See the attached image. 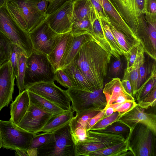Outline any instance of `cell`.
Returning a JSON list of instances; mask_svg holds the SVG:
<instances>
[{
  "label": "cell",
  "instance_id": "1",
  "mask_svg": "<svg viewBox=\"0 0 156 156\" xmlns=\"http://www.w3.org/2000/svg\"><path fill=\"white\" fill-rule=\"evenodd\" d=\"M111 56L95 41L91 40L83 46L73 61L93 87L103 90Z\"/></svg>",
  "mask_w": 156,
  "mask_h": 156
},
{
  "label": "cell",
  "instance_id": "2",
  "mask_svg": "<svg viewBox=\"0 0 156 156\" xmlns=\"http://www.w3.org/2000/svg\"><path fill=\"white\" fill-rule=\"evenodd\" d=\"M138 39L148 33L145 18L147 0H109Z\"/></svg>",
  "mask_w": 156,
  "mask_h": 156
},
{
  "label": "cell",
  "instance_id": "3",
  "mask_svg": "<svg viewBox=\"0 0 156 156\" xmlns=\"http://www.w3.org/2000/svg\"><path fill=\"white\" fill-rule=\"evenodd\" d=\"M41 0H6V4L13 18L28 33L47 16L37 11L36 4Z\"/></svg>",
  "mask_w": 156,
  "mask_h": 156
},
{
  "label": "cell",
  "instance_id": "4",
  "mask_svg": "<svg viewBox=\"0 0 156 156\" xmlns=\"http://www.w3.org/2000/svg\"><path fill=\"white\" fill-rule=\"evenodd\" d=\"M66 91L72 102L71 106L76 113L100 111L106 105L103 90H91L73 87Z\"/></svg>",
  "mask_w": 156,
  "mask_h": 156
},
{
  "label": "cell",
  "instance_id": "5",
  "mask_svg": "<svg viewBox=\"0 0 156 156\" xmlns=\"http://www.w3.org/2000/svg\"><path fill=\"white\" fill-rule=\"evenodd\" d=\"M55 70L47 55L34 51L27 58L24 88L34 83L54 82Z\"/></svg>",
  "mask_w": 156,
  "mask_h": 156
},
{
  "label": "cell",
  "instance_id": "6",
  "mask_svg": "<svg viewBox=\"0 0 156 156\" xmlns=\"http://www.w3.org/2000/svg\"><path fill=\"white\" fill-rule=\"evenodd\" d=\"M0 31L12 44L22 48L27 57L34 51L28 33L23 29L13 18L6 3L0 8Z\"/></svg>",
  "mask_w": 156,
  "mask_h": 156
},
{
  "label": "cell",
  "instance_id": "7",
  "mask_svg": "<svg viewBox=\"0 0 156 156\" xmlns=\"http://www.w3.org/2000/svg\"><path fill=\"white\" fill-rule=\"evenodd\" d=\"M156 136L147 126L137 123L126 138L129 151L134 156H155Z\"/></svg>",
  "mask_w": 156,
  "mask_h": 156
},
{
  "label": "cell",
  "instance_id": "8",
  "mask_svg": "<svg viewBox=\"0 0 156 156\" xmlns=\"http://www.w3.org/2000/svg\"><path fill=\"white\" fill-rule=\"evenodd\" d=\"M69 124L53 133L49 141L37 150L38 156H75Z\"/></svg>",
  "mask_w": 156,
  "mask_h": 156
},
{
  "label": "cell",
  "instance_id": "9",
  "mask_svg": "<svg viewBox=\"0 0 156 156\" xmlns=\"http://www.w3.org/2000/svg\"><path fill=\"white\" fill-rule=\"evenodd\" d=\"M123 135L90 130L85 138L76 145L75 156H88L91 152L125 141Z\"/></svg>",
  "mask_w": 156,
  "mask_h": 156
},
{
  "label": "cell",
  "instance_id": "10",
  "mask_svg": "<svg viewBox=\"0 0 156 156\" xmlns=\"http://www.w3.org/2000/svg\"><path fill=\"white\" fill-rule=\"evenodd\" d=\"M0 131L2 147L15 150L19 148L27 151L35 134L22 129L10 120H0Z\"/></svg>",
  "mask_w": 156,
  "mask_h": 156
},
{
  "label": "cell",
  "instance_id": "11",
  "mask_svg": "<svg viewBox=\"0 0 156 156\" xmlns=\"http://www.w3.org/2000/svg\"><path fill=\"white\" fill-rule=\"evenodd\" d=\"M25 89L45 98L65 111L71 108V101L66 90L57 86L53 81L34 83L27 86Z\"/></svg>",
  "mask_w": 156,
  "mask_h": 156
},
{
  "label": "cell",
  "instance_id": "12",
  "mask_svg": "<svg viewBox=\"0 0 156 156\" xmlns=\"http://www.w3.org/2000/svg\"><path fill=\"white\" fill-rule=\"evenodd\" d=\"M34 50L48 55L51 52L60 34L48 25L46 18L28 33Z\"/></svg>",
  "mask_w": 156,
  "mask_h": 156
},
{
  "label": "cell",
  "instance_id": "13",
  "mask_svg": "<svg viewBox=\"0 0 156 156\" xmlns=\"http://www.w3.org/2000/svg\"><path fill=\"white\" fill-rule=\"evenodd\" d=\"M73 1L65 2L53 12L47 15V22L55 32L62 34L70 32L72 23Z\"/></svg>",
  "mask_w": 156,
  "mask_h": 156
},
{
  "label": "cell",
  "instance_id": "14",
  "mask_svg": "<svg viewBox=\"0 0 156 156\" xmlns=\"http://www.w3.org/2000/svg\"><path fill=\"white\" fill-rule=\"evenodd\" d=\"M53 115L30 102L25 114L17 125L26 131L36 134Z\"/></svg>",
  "mask_w": 156,
  "mask_h": 156
},
{
  "label": "cell",
  "instance_id": "15",
  "mask_svg": "<svg viewBox=\"0 0 156 156\" xmlns=\"http://www.w3.org/2000/svg\"><path fill=\"white\" fill-rule=\"evenodd\" d=\"M15 78L9 60L0 65V112L12 101Z\"/></svg>",
  "mask_w": 156,
  "mask_h": 156
},
{
  "label": "cell",
  "instance_id": "16",
  "mask_svg": "<svg viewBox=\"0 0 156 156\" xmlns=\"http://www.w3.org/2000/svg\"><path fill=\"white\" fill-rule=\"evenodd\" d=\"M145 110L137 105L131 110L121 116L117 122L127 126L130 131L137 123H143L156 135V115L153 113L145 112Z\"/></svg>",
  "mask_w": 156,
  "mask_h": 156
},
{
  "label": "cell",
  "instance_id": "17",
  "mask_svg": "<svg viewBox=\"0 0 156 156\" xmlns=\"http://www.w3.org/2000/svg\"><path fill=\"white\" fill-rule=\"evenodd\" d=\"M103 8L109 23L133 41L138 39L131 28L122 18L109 0H102Z\"/></svg>",
  "mask_w": 156,
  "mask_h": 156
},
{
  "label": "cell",
  "instance_id": "18",
  "mask_svg": "<svg viewBox=\"0 0 156 156\" xmlns=\"http://www.w3.org/2000/svg\"><path fill=\"white\" fill-rule=\"evenodd\" d=\"M91 40L95 41L92 35L89 34L78 35H72L70 34L61 60L60 69H62L69 64L83 46L86 43Z\"/></svg>",
  "mask_w": 156,
  "mask_h": 156
},
{
  "label": "cell",
  "instance_id": "19",
  "mask_svg": "<svg viewBox=\"0 0 156 156\" xmlns=\"http://www.w3.org/2000/svg\"><path fill=\"white\" fill-rule=\"evenodd\" d=\"M103 92L106 99V106L114 103L121 98L135 101V98L125 91L122 85L121 80L118 77L112 78L106 83L103 87Z\"/></svg>",
  "mask_w": 156,
  "mask_h": 156
},
{
  "label": "cell",
  "instance_id": "20",
  "mask_svg": "<svg viewBox=\"0 0 156 156\" xmlns=\"http://www.w3.org/2000/svg\"><path fill=\"white\" fill-rule=\"evenodd\" d=\"M98 16L90 0L73 1L72 23L87 19L93 24Z\"/></svg>",
  "mask_w": 156,
  "mask_h": 156
},
{
  "label": "cell",
  "instance_id": "21",
  "mask_svg": "<svg viewBox=\"0 0 156 156\" xmlns=\"http://www.w3.org/2000/svg\"><path fill=\"white\" fill-rule=\"evenodd\" d=\"M30 100L28 91L25 89L19 94L15 100L10 104V120L18 125L25 114L28 108Z\"/></svg>",
  "mask_w": 156,
  "mask_h": 156
},
{
  "label": "cell",
  "instance_id": "22",
  "mask_svg": "<svg viewBox=\"0 0 156 156\" xmlns=\"http://www.w3.org/2000/svg\"><path fill=\"white\" fill-rule=\"evenodd\" d=\"M74 112L71 106L68 111L58 115H53L37 133H53L69 124L74 117Z\"/></svg>",
  "mask_w": 156,
  "mask_h": 156
},
{
  "label": "cell",
  "instance_id": "23",
  "mask_svg": "<svg viewBox=\"0 0 156 156\" xmlns=\"http://www.w3.org/2000/svg\"><path fill=\"white\" fill-rule=\"evenodd\" d=\"M70 32L60 34L57 38L52 49L48 58L55 71L60 69V64L70 35Z\"/></svg>",
  "mask_w": 156,
  "mask_h": 156
},
{
  "label": "cell",
  "instance_id": "24",
  "mask_svg": "<svg viewBox=\"0 0 156 156\" xmlns=\"http://www.w3.org/2000/svg\"><path fill=\"white\" fill-rule=\"evenodd\" d=\"M62 69L71 80L74 87L91 90L96 89L92 86L73 61Z\"/></svg>",
  "mask_w": 156,
  "mask_h": 156
},
{
  "label": "cell",
  "instance_id": "25",
  "mask_svg": "<svg viewBox=\"0 0 156 156\" xmlns=\"http://www.w3.org/2000/svg\"><path fill=\"white\" fill-rule=\"evenodd\" d=\"M144 51L140 41L134 43L128 51L124 54L127 61L126 69L128 72L136 69L145 59Z\"/></svg>",
  "mask_w": 156,
  "mask_h": 156
},
{
  "label": "cell",
  "instance_id": "26",
  "mask_svg": "<svg viewBox=\"0 0 156 156\" xmlns=\"http://www.w3.org/2000/svg\"><path fill=\"white\" fill-rule=\"evenodd\" d=\"M27 91L30 102L41 109L52 114L53 115L61 114L65 112L58 106L45 98L30 91Z\"/></svg>",
  "mask_w": 156,
  "mask_h": 156
},
{
  "label": "cell",
  "instance_id": "27",
  "mask_svg": "<svg viewBox=\"0 0 156 156\" xmlns=\"http://www.w3.org/2000/svg\"><path fill=\"white\" fill-rule=\"evenodd\" d=\"M128 151L127 142L126 139L125 141L91 152L88 156H126Z\"/></svg>",
  "mask_w": 156,
  "mask_h": 156
},
{
  "label": "cell",
  "instance_id": "28",
  "mask_svg": "<svg viewBox=\"0 0 156 156\" xmlns=\"http://www.w3.org/2000/svg\"><path fill=\"white\" fill-rule=\"evenodd\" d=\"M100 21L106 38L110 47L112 55L117 58H120L123 55V52L112 33L109 25L104 20L100 19Z\"/></svg>",
  "mask_w": 156,
  "mask_h": 156
},
{
  "label": "cell",
  "instance_id": "29",
  "mask_svg": "<svg viewBox=\"0 0 156 156\" xmlns=\"http://www.w3.org/2000/svg\"><path fill=\"white\" fill-rule=\"evenodd\" d=\"M100 19L98 17L93 23L92 36L99 45L107 52L111 54V48L106 38Z\"/></svg>",
  "mask_w": 156,
  "mask_h": 156
},
{
  "label": "cell",
  "instance_id": "30",
  "mask_svg": "<svg viewBox=\"0 0 156 156\" xmlns=\"http://www.w3.org/2000/svg\"><path fill=\"white\" fill-rule=\"evenodd\" d=\"M100 111L82 112L76 113V115L74 116L69 124L71 134L80 126L86 129V126L89 121Z\"/></svg>",
  "mask_w": 156,
  "mask_h": 156
},
{
  "label": "cell",
  "instance_id": "31",
  "mask_svg": "<svg viewBox=\"0 0 156 156\" xmlns=\"http://www.w3.org/2000/svg\"><path fill=\"white\" fill-rule=\"evenodd\" d=\"M156 86V69L153 70L150 75L138 89L135 97L138 102L143 99Z\"/></svg>",
  "mask_w": 156,
  "mask_h": 156
},
{
  "label": "cell",
  "instance_id": "32",
  "mask_svg": "<svg viewBox=\"0 0 156 156\" xmlns=\"http://www.w3.org/2000/svg\"><path fill=\"white\" fill-rule=\"evenodd\" d=\"M108 24L124 55L128 51L133 44L137 41H133L131 40L123 33L116 28L111 24L109 23Z\"/></svg>",
  "mask_w": 156,
  "mask_h": 156
},
{
  "label": "cell",
  "instance_id": "33",
  "mask_svg": "<svg viewBox=\"0 0 156 156\" xmlns=\"http://www.w3.org/2000/svg\"><path fill=\"white\" fill-rule=\"evenodd\" d=\"M70 32L72 35H78L85 34L92 35V24L89 20L87 18L73 23Z\"/></svg>",
  "mask_w": 156,
  "mask_h": 156
},
{
  "label": "cell",
  "instance_id": "34",
  "mask_svg": "<svg viewBox=\"0 0 156 156\" xmlns=\"http://www.w3.org/2000/svg\"><path fill=\"white\" fill-rule=\"evenodd\" d=\"M27 57L25 52L20 54L18 61V76L16 79V85L19 89V93H22L25 90L24 79L25 73L26 62Z\"/></svg>",
  "mask_w": 156,
  "mask_h": 156
},
{
  "label": "cell",
  "instance_id": "35",
  "mask_svg": "<svg viewBox=\"0 0 156 156\" xmlns=\"http://www.w3.org/2000/svg\"><path fill=\"white\" fill-rule=\"evenodd\" d=\"M155 68V60L151 62L149 60L146 61L145 59L140 63L138 66L139 88Z\"/></svg>",
  "mask_w": 156,
  "mask_h": 156
},
{
  "label": "cell",
  "instance_id": "36",
  "mask_svg": "<svg viewBox=\"0 0 156 156\" xmlns=\"http://www.w3.org/2000/svg\"><path fill=\"white\" fill-rule=\"evenodd\" d=\"M12 43L0 31V65L9 60Z\"/></svg>",
  "mask_w": 156,
  "mask_h": 156
},
{
  "label": "cell",
  "instance_id": "37",
  "mask_svg": "<svg viewBox=\"0 0 156 156\" xmlns=\"http://www.w3.org/2000/svg\"><path fill=\"white\" fill-rule=\"evenodd\" d=\"M122 79L127 80L129 81L131 87L133 96L134 98L139 88L138 66L130 72H128L126 69Z\"/></svg>",
  "mask_w": 156,
  "mask_h": 156
},
{
  "label": "cell",
  "instance_id": "38",
  "mask_svg": "<svg viewBox=\"0 0 156 156\" xmlns=\"http://www.w3.org/2000/svg\"><path fill=\"white\" fill-rule=\"evenodd\" d=\"M113 57L112 59L111 58L108 65L107 75L109 77L113 78L118 77L121 73L123 63L120 58H117Z\"/></svg>",
  "mask_w": 156,
  "mask_h": 156
},
{
  "label": "cell",
  "instance_id": "39",
  "mask_svg": "<svg viewBox=\"0 0 156 156\" xmlns=\"http://www.w3.org/2000/svg\"><path fill=\"white\" fill-rule=\"evenodd\" d=\"M137 105L135 101L127 100L121 103H112L108 106L113 108L114 112H118L121 116L131 110Z\"/></svg>",
  "mask_w": 156,
  "mask_h": 156
},
{
  "label": "cell",
  "instance_id": "40",
  "mask_svg": "<svg viewBox=\"0 0 156 156\" xmlns=\"http://www.w3.org/2000/svg\"><path fill=\"white\" fill-rule=\"evenodd\" d=\"M23 52H25L22 48L18 45L12 43L9 60L15 77L18 76V61L20 54Z\"/></svg>",
  "mask_w": 156,
  "mask_h": 156
},
{
  "label": "cell",
  "instance_id": "41",
  "mask_svg": "<svg viewBox=\"0 0 156 156\" xmlns=\"http://www.w3.org/2000/svg\"><path fill=\"white\" fill-rule=\"evenodd\" d=\"M120 117L118 112H114L111 115L100 120L92 126L89 130H98L103 129L117 121Z\"/></svg>",
  "mask_w": 156,
  "mask_h": 156
},
{
  "label": "cell",
  "instance_id": "42",
  "mask_svg": "<svg viewBox=\"0 0 156 156\" xmlns=\"http://www.w3.org/2000/svg\"><path fill=\"white\" fill-rule=\"evenodd\" d=\"M145 15L147 23H156V0H147Z\"/></svg>",
  "mask_w": 156,
  "mask_h": 156
},
{
  "label": "cell",
  "instance_id": "43",
  "mask_svg": "<svg viewBox=\"0 0 156 156\" xmlns=\"http://www.w3.org/2000/svg\"><path fill=\"white\" fill-rule=\"evenodd\" d=\"M53 133H37L35 134L32 140L29 148L38 150L40 147L48 142Z\"/></svg>",
  "mask_w": 156,
  "mask_h": 156
},
{
  "label": "cell",
  "instance_id": "44",
  "mask_svg": "<svg viewBox=\"0 0 156 156\" xmlns=\"http://www.w3.org/2000/svg\"><path fill=\"white\" fill-rule=\"evenodd\" d=\"M138 106L145 109L155 106L156 103V86L142 100L138 102Z\"/></svg>",
  "mask_w": 156,
  "mask_h": 156
},
{
  "label": "cell",
  "instance_id": "45",
  "mask_svg": "<svg viewBox=\"0 0 156 156\" xmlns=\"http://www.w3.org/2000/svg\"><path fill=\"white\" fill-rule=\"evenodd\" d=\"M115 122L106 128L100 130H95L101 132H106L122 134L127 133H129L130 129L128 127L122 123L116 122Z\"/></svg>",
  "mask_w": 156,
  "mask_h": 156
},
{
  "label": "cell",
  "instance_id": "46",
  "mask_svg": "<svg viewBox=\"0 0 156 156\" xmlns=\"http://www.w3.org/2000/svg\"><path fill=\"white\" fill-rule=\"evenodd\" d=\"M54 79L66 88L74 87L71 80L62 69H60L55 71Z\"/></svg>",
  "mask_w": 156,
  "mask_h": 156
},
{
  "label": "cell",
  "instance_id": "47",
  "mask_svg": "<svg viewBox=\"0 0 156 156\" xmlns=\"http://www.w3.org/2000/svg\"><path fill=\"white\" fill-rule=\"evenodd\" d=\"M93 4L98 17L101 20H104L108 23L109 22L104 11L102 0H90Z\"/></svg>",
  "mask_w": 156,
  "mask_h": 156
},
{
  "label": "cell",
  "instance_id": "48",
  "mask_svg": "<svg viewBox=\"0 0 156 156\" xmlns=\"http://www.w3.org/2000/svg\"><path fill=\"white\" fill-rule=\"evenodd\" d=\"M71 135L73 141L76 145L85 138L87 135L86 129L83 127L80 126L77 128L71 134Z\"/></svg>",
  "mask_w": 156,
  "mask_h": 156
},
{
  "label": "cell",
  "instance_id": "49",
  "mask_svg": "<svg viewBox=\"0 0 156 156\" xmlns=\"http://www.w3.org/2000/svg\"><path fill=\"white\" fill-rule=\"evenodd\" d=\"M105 110V107L90 120L86 126L87 132L99 121L104 118Z\"/></svg>",
  "mask_w": 156,
  "mask_h": 156
},
{
  "label": "cell",
  "instance_id": "50",
  "mask_svg": "<svg viewBox=\"0 0 156 156\" xmlns=\"http://www.w3.org/2000/svg\"><path fill=\"white\" fill-rule=\"evenodd\" d=\"M69 0L73 1L74 0H52L48 7L46 11L47 14L49 15L53 12L65 2Z\"/></svg>",
  "mask_w": 156,
  "mask_h": 156
},
{
  "label": "cell",
  "instance_id": "51",
  "mask_svg": "<svg viewBox=\"0 0 156 156\" xmlns=\"http://www.w3.org/2000/svg\"><path fill=\"white\" fill-rule=\"evenodd\" d=\"M48 2L46 0H41L38 2L36 5L37 12L41 13L47 14Z\"/></svg>",
  "mask_w": 156,
  "mask_h": 156
},
{
  "label": "cell",
  "instance_id": "52",
  "mask_svg": "<svg viewBox=\"0 0 156 156\" xmlns=\"http://www.w3.org/2000/svg\"><path fill=\"white\" fill-rule=\"evenodd\" d=\"M121 83L125 91L128 94L133 96L131 87L129 80L122 79L121 81Z\"/></svg>",
  "mask_w": 156,
  "mask_h": 156
},
{
  "label": "cell",
  "instance_id": "53",
  "mask_svg": "<svg viewBox=\"0 0 156 156\" xmlns=\"http://www.w3.org/2000/svg\"><path fill=\"white\" fill-rule=\"evenodd\" d=\"M15 151L16 152L15 153V156H29L27 151L19 148L16 149Z\"/></svg>",
  "mask_w": 156,
  "mask_h": 156
},
{
  "label": "cell",
  "instance_id": "54",
  "mask_svg": "<svg viewBox=\"0 0 156 156\" xmlns=\"http://www.w3.org/2000/svg\"><path fill=\"white\" fill-rule=\"evenodd\" d=\"M106 110L104 118L109 116L114 113L113 108L110 106H105Z\"/></svg>",
  "mask_w": 156,
  "mask_h": 156
},
{
  "label": "cell",
  "instance_id": "55",
  "mask_svg": "<svg viewBox=\"0 0 156 156\" xmlns=\"http://www.w3.org/2000/svg\"><path fill=\"white\" fill-rule=\"evenodd\" d=\"M6 0H0V8L6 3Z\"/></svg>",
  "mask_w": 156,
  "mask_h": 156
},
{
  "label": "cell",
  "instance_id": "56",
  "mask_svg": "<svg viewBox=\"0 0 156 156\" xmlns=\"http://www.w3.org/2000/svg\"><path fill=\"white\" fill-rule=\"evenodd\" d=\"M2 139H1V133L0 131V148H1L2 147Z\"/></svg>",
  "mask_w": 156,
  "mask_h": 156
},
{
  "label": "cell",
  "instance_id": "57",
  "mask_svg": "<svg viewBox=\"0 0 156 156\" xmlns=\"http://www.w3.org/2000/svg\"><path fill=\"white\" fill-rule=\"evenodd\" d=\"M47 0L48 2H49V3L51 2V1L52 0Z\"/></svg>",
  "mask_w": 156,
  "mask_h": 156
}]
</instances>
